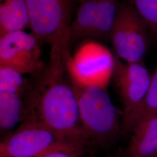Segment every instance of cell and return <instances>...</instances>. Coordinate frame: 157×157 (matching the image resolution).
I'll use <instances>...</instances> for the list:
<instances>
[{
    "instance_id": "cell-1",
    "label": "cell",
    "mask_w": 157,
    "mask_h": 157,
    "mask_svg": "<svg viewBox=\"0 0 157 157\" xmlns=\"http://www.w3.org/2000/svg\"><path fill=\"white\" fill-rule=\"evenodd\" d=\"M65 72V68L49 64L27 95V116H33L65 139L83 147L87 141L76 96Z\"/></svg>"
},
{
    "instance_id": "cell-2",
    "label": "cell",
    "mask_w": 157,
    "mask_h": 157,
    "mask_svg": "<svg viewBox=\"0 0 157 157\" xmlns=\"http://www.w3.org/2000/svg\"><path fill=\"white\" fill-rule=\"evenodd\" d=\"M30 17V29L39 42L50 47V64L66 67L71 56L69 35V0H26Z\"/></svg>"
},
{
    "instance_id": "cell-3",
    "label": "cell",
    "mask_w": 157,
    "mask_h": 157,
    "mask_svg": "<svg viewBox=\"0 0 157 157\" xmlns=\"http://www.w3.org/2000/svg\"><path fill=\"white\" fill-rule=\"evenodd\" d=\"M71 83L87 141L104 143L115 138L121 132V125L117 110L106 89Z\"/></svg>"
},
{
    "instance_id": "cell-4",
    "label": "cell",
    "mask_w": 157,
    "mask_h": 157,
    "mask_svg": "<svg viewBox=\"0 0 157 157\" xmlns=\"http://www.w3.org/2000/svg\"><path fill=\"white\" fill-rule=\"evenodd\" d=\"M56 151H83V147L65 139L32 115L0 144V153L6 157H41Z\"/></svg>"
},
{
    "instance_id": "cell-5",
    "label": "cell",
    "mask_w": 157,
    "mask_h": 157,
    "mask_svg": "<svg viewBox=\"0 0 157 157\" xmlns=\"http://www.w3.org/2000/svg\"><path fill=\"white\" fill-rule=\"evenodd\" d=\"M109 38L119 58L127 63L142 61L151 37L148 25L131 0L118 5Z\"/></svg>"
},
{
    "instance_id": "cell-6",
    "label": "cell",
    "mask_w": 157,
    "mask_h": 157,
    "mask_svg": "<svg viewBox=\"0 0 157 157\" xmlns=\"http://www.w3.org/2000/svg\"><path fill=\"white\" fill-rule=\"evenodd\" d=\"M115 56L107 47L94 41L80 45L66 62L71 82L82 86L106 89L113 76Z\"/></svg>"
},
{
    "instance_id": "cell-7",
    "label": "cell",
    "mask_w": 157,
    "mask_h": 157,
    "mask_svg": "<svg viewBox=\"0 0 157 157\" xmlns=\"http://www.w3.org/2000/svg\"><path fill=\"white\" fill-rule=\"evenodd\" d=\"M112 77L123 107L122 131L130 133L135 115L145 100L151 76L142 61L124 63L115 56Z\"/></svg>"
},
{
    "instance_id": "cell-8",
    "label": "cell",
    "mask_w": 157,
    "mask_h": 157,
    "mask_svg": "<svg viewBox=\"0 0 157 157\" xmlns=\"http://www.w3.org/2000/svg\"><path fill=\"white\" fill-rule=\"evenodd\" d=\"M118 5L117 0H87L78 8L69 27L71 41L93 37L109 38Z\"/></svg>"
},
{
    "instance_id": "cell-9",
    "label": "cell",
    "mask_w": 157,
    "mask_h": 157,
    "mask_svg": "<svg viewBox=\"0 0 157 157\" xmlns=\"http://www.w3.org/2000/svg\"><path fill=\"white\" fill-rule=\"evenodd\" d=\"M0 37V66L11 67L23 75L42 69L40 42L33 34L21 30Z\"/></svg>"
},
{
    "instance_id": "cell-10",
    "label": "cell",
    "mask_w": 157,
    "mask_h": 157,
    "mask_svg": "<svg viewBox=\"0 0 157 157\" xmlns=\"http://www.w3.org/2000/svg\"><path fill=\"white\" fill-rule=\"evenodd\" d=\"M131 133L129 157H152L157 152V113L143 119Z\"/></svg>"
},
{
    "instance_id": "cell-11",
    "label": "cell",
    "mask_w": 157,
    "mask_h": 157,
    "mask_svg": "<svg viewBox=\"0 0 157 157\" xmlns=\"http://www.w3.org/2000/svg\"><path fill=\"white\" fill-rule=\"evenodd\" d=\"M30 27L26 0H1L0 36Z\"/></svg>"
},
{
    "instance_id": "cell-12",
    "label": "cell",
    "mask_w": 157,
    "mask_h": 157,
    "mask_svg": "<svg viewBox=\"0 0 157 157\" xmlns=\"http://www.w3.org/2000/svg\"><path fill=\"white\" fill-rule=\"evenodd\" d=\"M28 115V106L23 97L16 93L0 91V128L6 132L13 128Z\"/></svg>"
},
{
    "instance_id": "cell-13",
    "label": "cell",
    "mask_w": 157,
    "mask_h": 157,
    "mask_svg": "<svg viewBox=\"0 0 157 157\" xmlns=\"http://www.w3.org/2000/svg\"><path fill=\"white\" fill-rule=\"evenodd\" d=\"M32 86L23 75L8 67L0 66V91H8L23 97L28 95Z\"/></svg>"
},
{
    "instance_id": "cell-14",
    "label": "cell",
    "mask_w": 157,
    "mask_h": 157,
    "mask_svg": "<svg viewBox=\"0 0 157 157\" xmlns=\"http://www.w3.org/2000/svg\"><path fill=\"white\" fill-rule=\"evenodd\" d=\"M157 113V67L151 78L150 87L145 100L135 115L131 132L135 126L148 115Z\"/></svg>"
},
{
    "instance_id": "cell-15",
    "label": "cell",
    "mask_w": 157,
    "mask_h": 157,
    "mask_svg": "<svg viewBox=\"0 0 157 157\" xmlns=\"http://www.w3.org/2000/svg\"><path fill=\"white\" fill-rule=\"evenodd\" d=\"M145 21L151 39L157 41V0H131Z\"/></svg>"
},
{
    "instance_id": "cell-16",
    "label": "cell",
    "mask_w": 157,
    "mask_h": 157,
    "mask_svg": "<svg viewBox=\"0 0 157 157\" xmlns=\"http://www.w3.org/2000/svg\"><path fill=\"white\" fill-rule=\"evenodd\" d=\"M41 157H83V151H56L46 154Z\"/></svg>"
},
{
    "instance_id": "cell-17",
    "label": "cell",
    "mask_w": 157,
    "mask_h": 157,
    "mask_svg": "<svg viewBox=\"0 0 157 157\" xmlns=\"http://www.w3.org/2000/svg\"><path fill=\"white\" fill-rule=\"evenodd\" d=\"M0 157H6L4 155H3L2 154L0 153Z\"/></svg>"
},
{
    "instance_id": "cell-18",
    "label": "cell",
    "mask_w": 157,
    "mask_h": 157,
    "mask_svg": "<svg viewBox=\"0 0 157 157\" xmlns=\"http://www.w3.org/2000/svg\"><path fill=\"white\" fill-rule=\"evenodd\" d=\"M152 157H157V152H156V153H155V154H154V155H153V156H152Z\"/></svg>"
},
{
    "instance_id": "cell-19",
    "label": "cell",
    "mask_w": 157,
    "mask_h": 157,
    "mask_svg": "<svg viewBox=\"0 0 157 157\" xmlns=\"http://www.w3.org/2000/svg\"></svg>"
}]
</instances>
